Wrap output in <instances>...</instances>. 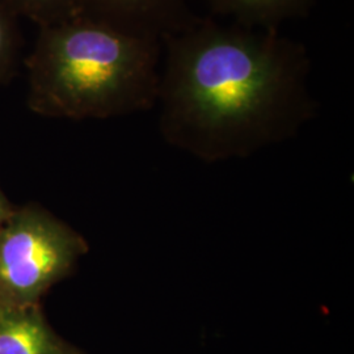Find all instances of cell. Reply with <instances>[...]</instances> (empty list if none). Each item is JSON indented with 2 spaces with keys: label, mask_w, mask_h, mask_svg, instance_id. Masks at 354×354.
<instances>
[{
  "label": "cell",
  "mask_w": 354,
  "mask_h": 354,
  "mask_svg": "<svg viewBox=\"0 0 354 354\" xmlns=\"http://www.w3.org/2000/svg\"><path fill=\"white\" fill-rule=\"evenodd\" d=\"M17 19L0 3V86L10 83L19 70L21 36Z\"/></svg>",
  "instance_id": "8"
},
{
  "label": "cell",
  "mask_w": 354,
  "mask_h": 354,
  "mask_svg": "<svg viewBox=\"0 0 354 354\" xmlns=\"http://www.w3.org/2000/svg\"><path fill=\"white\" fill-rule=\"evenodd\" d=\"M88 250L77 231L42 206L16 207L0 231V308L41 304Z\"/></svg>",
  "instance_id": "3"
},
{
  "label": "cell",
  "mask_w": 354,
  "mask_h": 354,
  "mask_svg": "<svg viewBox=\"0 0 354 354\" xmlns=\"http://www.w3.org/2000/svg\"><path fill=\"white\" fill-rule=\"evenodd\" d=\"M0 354H84L51 328L41 304L0 308Z\"/></svg>",
  "instance_id": "5"
},
{
  "label": "cell",
  "mask_w": 354,
  "mask_h": 354,
  "mask_svg": "<svg viewBox=\"0 0 354 354\" xmlns=\"http://www.w3.org/2000/svg\"><path fill=\"white\" fill-rule=\"evenodd\" d=\"M77 16L160 42L201 19L190 0H77Z\"/></svg>",
  "instance_id": "4"
},
{
  "label": "cell",
  "mask_w": 354,
  "mask_h": 354,
  "mask_svg": "<svg viewBox=\"0 0 354 354\" xmlns=\"http://www.w3.org/2000/svg\"><path fill=\"white\" fill-rule=\"evenodd\" d=\"M24 59L28 106L64 120H106L156 105L163 45L75 16L38 28Z\"/></svg>",
  "instance_id": "2"
},
{
  "label": "cell",
  "mask_w": 354,
  "mask_h": 354,
  "mask_svg": "<svg viewBox=\"0 0 354 354\" xmlns=\"http://www.w3.org/2000/svg\"><path fill=\"white\" fill-rule=\"evenodd\" d=\"M15 209L16 206H13L7 196L3 193V190L0 189V231L12 216Z\"/></svg>",
  "instance_id": "9"
},
{
  "label": "cell",
  "mask_w": 354,
  "mask_h": 354,
  "mask_svg": "<svg viewBox=\"0 0 354 354\" xmlns=\"http://www.w3.org/2000/svg\"><path fill=\"white\" fill-rule=\"evenodd\" d=\"M162 45L160 136L201 162L245 159L317 117L311 58L297 39L201 17Z\"/></svg>",
  "instance_id": "1"
},
{
  "label": "cell",
  "mask_w": 354,
  "mask_h": 354,
  "mask_svg": "<svg viewBox=\"0 0 354 354\" xmlns=\"http://www.w3.org/2000/svg\"><path fill=\"white\" fill-rule=\"evenodd\" d=\"M212 12L225 16L234 24L279 32L290 20L307 17L315 0H203Z\"/></svg>",
  "instance_id": "6"
},
{
  "label": "cell",
  "mask_w": 354,
  "mask_h": 354,
  "mask_svg": "<svg viewBox=\"0 0 354 354\" xmlns=\"http://www.w3.org/2000/svg\"><path fill=\"white\" fill-rule=\"evenodd\" d=\"M16 17H26L38 28L54 26L77 16V0H0Z\"/></svg>",
  "instance_id": "7"
}]
</instances>
